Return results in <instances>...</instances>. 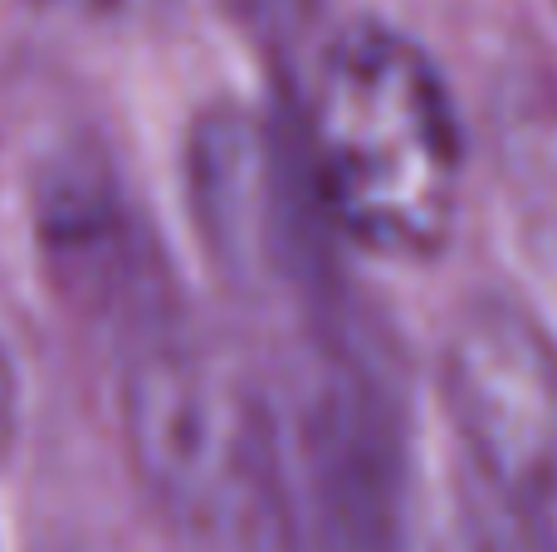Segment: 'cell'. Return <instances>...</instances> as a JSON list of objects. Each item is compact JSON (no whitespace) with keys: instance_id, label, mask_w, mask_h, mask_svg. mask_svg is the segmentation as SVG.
Returning a JSON list of instances; mask_svg holds the SVG:
<instances>
[{"instance_id":"cell-1","label":"cell","mask_w":557,"mask_h":552,"mask_svg":"<svg viewBox=\"0 0 557 552\" xmlns=\"http://www.w3.org/2000/svg\"><path fill=\"white\" fill-rule=\"evenodd\" d=\"M308 162L318 201L352 244L386 260L445 250L465 147L450 93L416 39L357 20L323 49L308 93Z\"/></svg>"},{"instance_id":"cell-2","label":"cell","mask_w":557,"mask_h":552,"mask_svg":"<svg viewBox=\"0 0 557 552\" xmlns=\"http://www.w3.org/2000/svg\"><path fill=\"white\" fill-rule=\"evenodd\" d=\"M123 436L152 504L186 538L264 552L284 528V450L264 397L196 348H152L127 367Z\"/></svg>"},{"instance_id":"cell-3","label":"cell","mask_w":557,"mask_h":552,"mask_svg":"<svg viewBox=\"0 0 557 552\" xmlns=\"http://www.w3.org/2000/svg\"><path fill=\"white\" fill-rule=\"evenodd\" d=\"M441 391L474 475L557 518V348L523 309L480 299L455 318Z\"/></svg>"},{"instance_id":"cell-4","label":"cell","mask_w":557,"mask_h":552,"mask_svg":"<svg viewBox=\"0 0 557 552\" xmlns=\"http://www.w3.org/2000/svg\"><path fill=\"white\" fill-rule=\"evenodd\" d=\"M318 552H406V446L376 377L333 367L298 421Z\"/></svg>"},{"instance_id":"cell-5","label":"cell","mask_w":557,"mask_h":552,"mask_svg":"<svg viewBox=\"0 0 557 552\" xmlns=\"http://www.w3.org/2000/svg\"><path fill=\"white\" fill-rule=\"evenodd\" d=\"M186 191L211 260L255 293L298 284L308 240L298 235L294 191L270 127L250 108H206L186 142Z\"/></svg>"},{"instance_id":"cell-6","label":"cell","mask_w":557,"mask_h":552,"mask_svg":"<svg viewBox=\"0 0 557 552\" xmlns=\"http://www.w3.org/2000/svg\"><path fill=\"white\" fill-rule=\"evenodd\" d=\"M39 235L54 274L88 309H143L147 250L103 162H64L39 201Z\"/></svg>"},{"instance_id":"cell-7","label":"cell","mask_w":557,"mask_h":552,"mask_svg":"<svg viewBox=\"0 0 557 552\" xmlns=\"http://www.w3.org/2000/svg\"><path fill=\"white\" fill-rule=\"evenodd\" d=\"M435 552H557V518L513 504L474 475L455 494Z\"/></svg>"},{"instance_id":"cell-8","label":"cell","mask_w":557,"mask_h":552,"mask_svg":"<svg viewBox=\"0 0 557 552\" xmlns=\"http://www.w3.org/2000/svg\"><path fill=\"white\" fill-rule=\"evenodd\" d=\"M39 5L74 10V15H137V10H152L162 0H39Z\"/></svg>"},{"instance_id":"cell-9","label":"cell","mask_w":557,"mask_h":552,"mask_svg":"<svg viewBox=\"0 0 557 552\" xmlns=\"http://www.w3.org/2000/svg\"><path fill=\"white\" fill-rule=\"evenodd\" d=\"M10 436H15V372L0 352V455L10 450Z\"/></svg>"}]
</instances>
